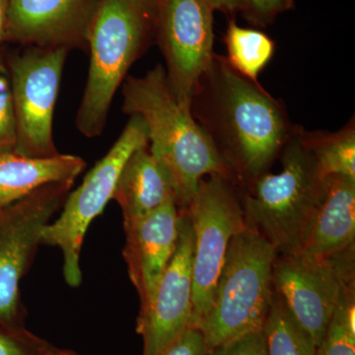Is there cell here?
Returning a JSON list of instances; mask_svg holds the SVG:
<instances>
[{
    "label": "cell",
    "instance_id": "1",
    "mask_svg": "<svg viewBox=\"0 0 355 355\" xmlns=\"http://www.w3.org/2000/svg\"><path fill=\"white\" fill-rule=\"evenodd\" d=\"M191 112L234 181L249 184L266 173L296 128L284 103L216 53L196 86Z\"/></svg>",
    "mask_w": 355,
    "mask_h": 355
},
{
    "label": "cell",
    "instance_id": "2",
    "mask_svg": "<svg viewBox=\"0 0 355 355\" xmlns=\"http://www.w3.org/2000/svg\"><path fill=\"white\" fill-rule=\"evenodd\" d=\"M121 93L123 113L139 114L146 123L149 150L169 173L180 209L188 207L205 176L234 182L191 109L182 107L173 94L162 64L146 76L127 77Z\"/></svg>",
    "mask_w": 355,
    "mask_h": 355
},
{
    "label": "cell",
    "instance_id": "3",
    "mask_svg": "<svg viewBox=\"0 0 355 355\" xmlns=\"http://www.w3.org/2000/svg\"><path fill=\"white\" fill-rule=\"evenodd\" d=\"M302 128L296 125L280 154L282 171L265 173L254 179L244 200L248 226L263 235L280 254L303 251L328 182L318 171Z\"/></svg>",
    "mask_w": 355,
    "mask_h": 355
},
{
    "label": "cell",
    "instance_id": "4",
    "mask_svg": "<svg viewBox=\"0 0 355 355\" xmlns=\"http://www.w3.org/2000/svg\"><path fill=\"white\" fill-rule=\"evenodd\" d=\"M154 36L153 0H102L88 35L87 81L76 114L84 137H99L116 91Z\"/></svg>",
    "mask_w": 355,
    "mask_h": 355
},
{
    "label": "cell",
    "instance_id": "5",
    "mask_svg": "<svg viewBox=\"0 0 355 355\" xmlns=\"http://www.w3.org/2000/svg\"><path fill=\"white\" fill-rule=\"evenodd\" d=\"M277 256L270 243L250 226L233 236L211 307L198 328L209 350L263 330L272 304Z\"/></svg>",
    "mask_w": 355,
    "mask_h": 355
},
{
    "label": "cell",
    "instance_id": "6",
    "mask_svg": "<svg viewBox=\"0 0 355 355\" xmlns=\"http://www.w3.org/2000/svg\"><path fill=\"white\" fill-rule=\"evenodd\" d=\"M148 130L139 114H132L108 153L96 163L83 184L67 196L60 216L44 226L41 244L60 248L64 256V275L69 286L83 282L80 252L91 222L113 200L121 168L135 150L148 146Z\"/></svg>",
    "mask_w": 355,
    "mask_h": 355
},
{
    "label": "cell",
    "instance_id": "7",
    "mask_svg": "<svg viewBox=\"0 0 355 355\" xmlns=\"http://www.w3.org/2000/svg\"><path fill=\"white\" fill-rule=\"evenodd\" d=\"M183 209L190 216L193 231L190 327L198 329L211 307L229 242L248 224L232 182L219 175L202 180Z\"/></svg>",
    "mask_w": 355,
    "mask_h": 355
},
{
    "label": "cell",
    "instance_id": "8",
    "mask_svg": "<svg viewBox=\"0 0 355 355\" xmlns=\"http://www.w3.org/2000/svg\"><path fill=\"white\" fill-rule=\"evenodd\" d=\"M69 51L28 46L7 62L12 84L15 153L34 158L58 155L53 113Z\"/></svg>",
    "mask_w": 355,
    "mask_h": 355
},
{
    "label": "cell",
    "instance_id": "9",
    "mask_svg": "<svg viewBox=\"0 0 355 355\" xmlns=\"http://www.w3.org/2000/svg\"><path fill=\"white\" fill-rule=\"evenodd\" d=\"M72 186L46 184L0 209V324L22 326L20 280L42 245L44 226L62 209Z\"/></svg>",
    "mask_w": 355,
    "mask_h": 355
},
{
    "label": "cell",
    "instance_id": "10",
    "mask_svg": "<svg viewBox=\"0 0 355 355\" xmlns=\"http://www.w3.org/2000/svg\"><path fill=\"white\" fill-rule=\"evenodd\" d=\"M354 248L333 256L280 254L273 263V291L317 347L330 323L343 280L354 277Z\"/></svg>",
    "mask_w": 355,
    "mask_h": 355
},
{
    "label": "cell",
    "instance_id": "11",
    "mask_svg": "<svg viewBox=\"0 0 355 355\" xmlns=\"http://www.w3.org/2000/svg\"><path fill=\"white\" fill-rule=\"evenodd\" d=\"M154 36L166 77L182 107L191 109L196 86L214 58V9L207 0H153Z\"/></svg>",
    "mask_w": 355,
    "mask_h": 355
},
{
    "label": "cell",
    "instance_id": "12",
    "mask_svg": "<svg viewBox=\"0 0 355 355\" xmlns=\"http://www.w3.org/2000/svg\"><path fill=\"white\" fill-rule=\"evenodd\" d=\"M176 251L148 304L140 308L137 331L142 355H161L190 327L193 310V231L186 209H180Z\"/></svg>",
    "mask_w": 355,
    "mask_h": 355
},
{
    "label": "cell",
    "instance_id": "13",
    "mask_svg": "<svg viewBox=\"0 0 355 355\" xmlns=\"http://www.w3.org/2000/svg\"><path fill=\"white\" fill-rule=\"evenodd\" d=\"M102 0H7L3 39L41 49L87 48Z\"/></svg>",
    "mask_w": 355,
    "mask_h": 355
},
{
    "label": "cell",
    "instance_id": "14",
    "mask_svg": "<svg viewBox=\"0 0 355 355\" xmlns=\"http://www.w3.org/2000/svg\"><path fill=\"white\" fill-rule=\"evenodd\" d=\"M125 245L123 258L128 277L137 289L140 308L148 304L159 280L176 251L180 231V210L176 202L137 220L123 223Z\"/></svg>",
    "mask_w": 355,
    "mask_h": 355
},
{
    "label": "cell",
    "instance_id": "15",
    "mask_svg": "<svg viewBox=\"0 0 355 355\" xmlns=\"http://www.w3.org/2000/svg\"><path fill=\"white\" fill-rule=\"evenodd\" d=\"M113 200L121 207L123 223L148 216L166 203L176 202L171 177L148 146L137 149L125 161Z\"/></svg>",
    "mask_w": 355,
    "mask_h": 355
},
{
    "label": "cell",
    "instance_id": "16",
    "mask_svg": "<svg viewBox=\"0 0 355 355\" xmlns=\"http://www.w3.org/2000/svg\"><path fill=\"white\" fill-rule=\"evenodd\" d=\"M85 168L83 158L69 154L34 158L15 151L0 153V209L46 184H73Z\"/></svg>",
    "mask_w": 355,
    "mask_h": 355
},
{
    "label": "cell",
    "instance_id": "17",
    "mask_svg": "<svg viewBox=\"0 0 355 355\" xmlns=\"http://www.w3.org/2000/svg\"><path fill=\"white\" fill-rule=\"evenodd\" d=\"M355 180L328 177L326 193L301 253L333 256L354 247Z\"/></svg>",
    "mask_w": 355,
    "mask_h": 355
},
{
    "label": "cell",
    "instance_id": "18",
    "mask_svg": "<svg viewBox=\"0 0 355 355\" xmlns=\"http://www.w3.org/2000/svg\"><path fill=\"white\" fill-rule=\"evenodd\" d=\"M302 135L322 177L355 180L354 118L338 132H307L302 128Z\"/></svg>",
    "mask_w": 355,
    "mask_h": 355
},
{
    "label": "cell",
    "instance_id": "19",
    "mask_svg": "<svg viewBox=\"0 0 355 355\" xmlns=\"http://www.w3.org/2000/svg\"><path fill=\"white\" fill-rule=\"evenodd\" d=\"M224 43L227 50L225 58L231 67L247 79L259 83V76L275 55V42L265 33L240 27L232 19Z\"/></svg>",
    "mask_w": 355,
    "mask_h": 355
},
{
    "label": "cell",
    "instance_id": "20",
    "mask_svg": "<svg viewBox=\"0 0 355 355\" xmlns=\"http://www.w3.org/2000/svg\"><path fill=\"white\" fill-rule=\"evenodd\" d=\"M263 333L268 355H318L316 345L275 291Z\"/></svg>",
    "mask_w": 355,
    "mask_h": 355
},
{
    "label": "cell",
    "instance_id": "21",
    "mask_svg": "<svg viewBox=\"0 0 355 355\" xmlns=\"http://www.w3.org/2000/svg\"><path fill=\"white\" fill-rule=\"evenodd\" d=\"M318 355H355L354 277L343 280L335 310Z\"/></svg>",
    "mask_w": 355,
    "mask_h": 355
},
{
    "label": "cell",
    "instance_id": "22",
    "mask_svg": "<svg viewBox=\"0 0 355 355\" xmlns=\"http://www.w3.org/2000/svg\"><path fill=\"white\" fill-rule=\"evenodd\" d=\"M17 142L12 84L8 65L0 58V153L14 151Z\"/></svg>",
    "mask_w": 355,
    "mask_h": 355
},
{
    "label": "cell",
    "instance_id": "23",
    "mask_svg": "<svg viewBox=\"0 0 355 355\" xmlns=\"http://www.w3.org/2000/svg\"><path fill=\"white\" fill-rule=\"evenodd\" d=\"M51 347L23 326L0 324V355H46Z\"/></svg>",
    "mask_w": 355,
    "mask_h": 355
},
{
    "label": "cell",
    "instance_id": "24",
    "mask_svg": "<svg viewBox=\"0 0 355 355\" xmlns=\"http://www.w3.org/2000/svg\"><path fill=\"white\" fill-rule=\"evenodd\" d=\"M294 0H238V12L257 27L272 24L279 14L291 10Z\"/></svg>",
    "mask_w": 355,
    "mask_h": 355
},
{
    "label": "cell",
    "instance_id": "25",
    "mask_svg": "<svg viewBox=\"0 0 355 355\" xmlns=\"http://www.w3.org/2000/svg\"><path fill=\"white\" fill-rule=\"evenodd\" d=\"M209 355H268L263 330L251 331L220 347L210 349Z\"/></svg>",
    "mask_w": 355,
    "mask_h": 355
},
{
    "label": "cell",
    "instance_id": "26",
    "mask_svg": "<svg viewBox=\"0 0 355 355\" xmlns=\"http://www.w3.org/2000/svg\"><path fill=\"white\" fill-rule=\"evenodd\" d=\"M202 331L189 327L161 355H209Z\"/></svg>",
    "mask_w": 355,
    "mask_h": 355
},
{
    "label": "cell",
    "instance_id": "27",
    "mask_svg": "<svg viewBox=\"0 0 355 355\" xmlns=\"http://www.w3.org/2000/svg\"><path fill=\"white\" fill-rule=\"evenodd\" d=\"M214 10H218L226 15L234 17L238 13V0H207Z\"/></svg>",
    "mask_w": 355,
    "mask_h": 355
},
{
    "label": "cell",
    "instance_id": "28",
    "mask_svg": "<svg viewBox=\"0 0 355 355\" xmlns=\"http://www.w3.org/2000/svg\"><path fill=\"white\" fill-rule=\"evenodd\" d=\"M7 0H0V40L3 39L6 23Z\"/></svg>",
    "mask_w": 355,
    "mask_h": 355
},
{
    "label": "cell",
    "instance_id": "29",
    "mask_svg": "<svg viewBox=\"0 0 355 355\" xmlns=\"http://www.w3.org/2000/svg\"><path fill=\"white\" fill-rule=\"evenodd\" d=\"M46 355H80L77 354V352H73V350L69 349H58V347H51L50 352H48Z\"/></svg>",
    "mask_w": 355,
    "mask_h": 355
}]
</instances>
